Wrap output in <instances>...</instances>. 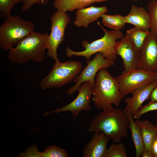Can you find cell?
<instances>
[{"instance_id": "20", "label": "cell", "mask_w": 157, "mask_h": 157, "mask_svg": "<svg viewBox=\"0 0 157 157\" xmlns=\"http://www.w3.org/2000/svg\"><path fill=\"white\" fill-rule=\"evenodd\" d=\"M103 25L115 30L122 28L126 23L125 16L119 14H103L101 16Z\"/></svg>"}, {"instance_id": "15", "label": "cell", "mask_w": 157, "mask_h": 157, "mask_svg": "<svg viewBox=\"0 0 157 157\" xmlns=\"http://www.w3.org/2000/svg\"><path fill=\"white\" fill-rule=\"evenodd\" d=\"M107 11L108 9L106 6L96 7L92 6L78 10L76 13L74 24L78 27L87 28L90 23L97 21Z\"/></svg>"}, {"instance_id": "24", "label": "cell", "mask_w": 157, "mask_h": 157, "mask_svg": "<svg viewBox=\"0 0 157 157\" xmlns=\"http://www.w3.org/2000/svg\"><path fill=\"white\" fill-rule=\"evenodd\" d=\"M41 157H68L69 153L65 149L55 145L47 147L43 152H40Z\"/></svg>"}, {"instance_id": "33", "label": "cell", "mask_w": 157, "mask_h": 157, "mask_svg": "<svg viewBox=\"0 0 157 157\" xmlns=\"http://www.w3.org/2000/svg\"><path fill=\"white\" fill-rule=\"evenodd\" d=\"M156 126H157V113L156 114Z\"/></svg>"}, {"instance_id": "29", "label": "cell", "mask_w": 157, "mask_h": 157, "mask_svg": "<svg viewBox=\"0 0 157 157\" xmlns=\"http://www.w3.org/2000/svg\"><path fill=\"white\" fill-rule=\"evenodd\" d=\"M150 102H157V86L155 87L152 91L149 98Z\"/></svg>"}, {"instance_id": "16", "label": "cell", "mask_w": 157, "mask_h": 157, "mask_svg": "<svg viewBox=\"0 0 157 157\" xmlns=\"http://www.w3.org/2000/svg\"><path fill=\"white\" fill-rule=\"evenodd\" d=\"M125 17L126 23L132 24L146 31L150 29L149 15L148 11L143 7L132 5L129 13Z\"/></svg>"}, {"instance_id": "32", "label": "cell", "mask_w": 157, "mask_h": 157, "mask_svg": "<svg viewBox=\"0 0 157 157\" xmlns=\"http://www.w3.org/2000/svg\"><path fill=\"white\" fill-rule=\"evenodd\" d=\"M156 78H155V80H156V83H157L156 86H157V69L156 70Z\"/></svg>"}, {"instance_id": "1", "label": "cell", "mask_w": 157, "mask_h": 157, "mask_svg": "<svg viewBox=\"0 0 157 157\" xmlns=\"http://www.w3.org/2000/svg\"><path fill=\"white\" fill-rule=\"evenodd\" d=\"M129 122L124 111L113 106L103 110L89 126L90 132H102L115 143L121 142L128 137Z\"/></svg>"}, {"instance_id": "34", "label": "cell", "mask_w": 157, "mask_h": 157, "mask_svg": "<svg viewBox=\"0 0 157 157\" xmlns=\"http://www.w3.org/2000/svg\"><path fill=\"white\" fill-rule=\"evenodd\" d=\"M129 0L131 1H136L138 0Z\"/></svg>"}, {"instance_id": "27", "label": "cell", "mask_w": 157, "mask_h": 157, "mask_svg": "<svg viewBox=\"0 0 157 157\" xmlns=\"http://www.w3.org/2000/svg\"><path fill=\"white\" fill-rule=\"evenodd\" d=\"M18 157H41L40 152L39 151L37 146L33 144L27 148L24 152H22L18 154Z\"/></svg>"}, {"instance_id": "22", "label": "cell", "mask_w": 157, "mask_h": 157, "mask_svg": "<svg viewBox=\"0 0 157 157\" xmlns=\"http://www.w3.org/2000/svg\"><path fill=\"white\" fill-rule=\"evenodd\" d=\"M147 10L150 19V31L157 36V0L150 1L147 6Z\"/></svg>"}, {"instance_id": "8", "label": "cell", "mask_w": 157, "mask_h": 157, "mask_svg": "<svg viewBox=\"0 0 157 157\" xmlns=\"http://www.w3.org/2000/svg\"><path fill=\"white\" fill-rule=\"evenodd\" d=\"M156 72H147L137 68L115 77L119 90L125 97L132 91L142 88L155 80Z\"/></svg>"}, {"instance_id": "13", "label": "cell", "mask_w": 157, "mask_h": 157, "mask_svg": "<svg viewBox=\"0 0 157 157\" xmlns=\"http://www.w3.org/2000/svg\"><path fill=\"white\" fill-rule=\"evenodd\" d=\"M156 85V81L155 80L145 87L132 91L130 93L132 96L125 99L126 105L124 110L131 113L133 115H134L143 102L149 99L151 92Z\"/></svg>"}, {"instance_id": "28", "label": "cell", "mask_w": 157, "mask_h": 157, "mask_svg": "<svg viewBox=\"0 0 157 157\" xmlns=\"http://www.w3.org/2000/svg\"><path fill=\"white\" fill-rule=\"evenodd\" d=\"M49 0H22V10L25 12L28 11L34 4L45 5Z\"/></svg>"}, {"instance_id": "17", "label": "cell", "mask_w": 157, "mask_h": 157, "mask_svg": "<svg viewBox=\"0 0 157 157\" xmlns=\"http://www.w3.org/2000/svg\"><path fill=\"white\" fill-rule=\"evenodd\" d=\"M124 111L129 120V128L131 132L132 139L135 148V156L140 157L144 149V143L140 127L134 121L133 115L131 113L126 111Z\"/></svg>"}, {"instance_id": "10", "label": "cell", "mask_w": 157, "mask_h": 157, "mask_svg": "<svg viewBox=\"0 0 157 157\" xmlns=\"http://www.w3.org/2000/svg\"><path fill=\"white\" fill-rule=\"evenodd\" d=\"M92 85L89 81L82 83L78 88V94L76 98L69 104L54 110L45 113L46 116L51 113H58L61 112L70 111L75 119L79 113L83 110L89 111L92 108L90 105L92 97Z\"/></svg>"}, {"instance_id": "5", "label": "cell", "mask_w": 157, "mask_h": 157, "mask_svg": "<svg viewBox=\"0 0 157 157\" xmlns=\"http://www.w3.org/2000/svg\"><path fill=\"white\" fill-rule=\"evenodd\" d=\"M35 25L31 21L18 16L5 18L0 26V47L10 50L19 42L34 31Z\"/></svg>"}, {"instance_id": "6", "label": "cell", "mask_w": 157, "mask_h": 157, "mask_svg": "<svg viewBox=\"0 0 157 157\" xmlns=\"http://www.w3.org/2000/svg\"><path fill=\"white\" fill-rule=\"evenodd\" d=\"M82 65L79 61L55 63L47 75L39 83L44 90L60 88L69 83L81 72Z\"/></svg>"}, {"instance_id": "11", "label": "cell", "mask_w": 157, "mask_h": 157, "mask_svg": "<svg viewBox=\"0 0 157 157\" xmlns=\"http://www.w3.org/2000/svg\"><path fill=\"white\" fill-rule=\"evenodd\" d=\"M137 68L149 72L157 69V36L151 32L138 50Z\"/></svg>"}, {"instance_id": "12", "label": "cell", "mask_w": 157, "mask_h": 157, "mask_svg": "<svg viewBox=\"0 0 157 157\" xmlns=\"http://www.w3.org/2000/svg\"><path fill=\"white\" fill-rule=\"evenodd\" d=\"M117 55L122 58L124 69L123 73L137 68L138 51L135 44L125 35L117 41L115 47Z\"/></svg>"}, {"instance_id": "18", "label": "cell", "mask_w": 157, "mask_h": 157, "mask_svg": "<svg viewBox=\"0 0 157 157\" xmlns=\"http://www.w3.org/2000/svg\"><path fill=\"white\" fill-rule=\"evenodd\" d=\"M107 0H54L53 6L57 10L66 12L79 10L96 3L106 1Z\"/></svg>"}, {"instance_id": "19", "label": "cell", "mask_w": 157, "mask_h": 157, "mask_svg": "<svg viewBox=\"0 0 157 157\" xmlns=\"http://www.w3.org/2000/svg\"><path fill=\"white\" fill-rule=\"evenodd\" d=\"M135 121L140 127L144 149L151 151L152 145L157 138V126L146 119L143 120L137 119Z\"/></svg>"}, {"instance_id": "14", "label": "cell", "mask_w": 157, "mask_h": 157, "mask_svg": "<svg viewBox=\"0 0 157 157\" xmlns=\"http://www.w3.org/2000/svg\"><path fill=\"white\" fill-rule=\"evenodd\" d=\"M109 138L102 132H95L90 140L84 147L83 157H105Z\"/></svg>"}, {"instance_id": "31", "label": "cell", "mask_w": 157, "mask_h": 157, "mask_svg": "<svg viewBox=\"0 0 157 157\" xmlns=\"http://www.w3.org/2000/svg\"><path fill=\"white\" fill-rule=\"evenodd\" d=\"M141 156L142 157H154L151 151L147 150L144 149Z\"/></svg>"}, {"instance_id": "30", "label": "cell", "mask_w": 157, "mask_h": 157, "mask_svg": "<svg viewBox=\"0 0 157 157\" xmlns=\"http://www.w3.org/2000/svg\"><path fill=\"white\" fill-rule=\"evenodd\" d=\"M151 151L154 157H157V138L155 139L152 145Z\"/></svg>"}, {"instance_id": "21", "label": "cell", "mask_w": 157, "mask_h": 157, "mask_svg": "<svg viewBox=\"0 0 157 157\" xmlns=\"http://www.w3.org/2000/svg\"><path fill=\"white\" fill-rule=\"evenodd\" d=\"M150 33L149 31L134 26L127 30L126 35L133 42L138 51L145 38Z\"/></svg>"}, {"instance_id": "2", "label": "cell", "mask_w": 157, "mask_h": 157, "mask_svg": "<svg viewBox=\"0 0 157 157\" xmlns=\"http://www.w3.org/2000/svg\"><path fill=\"white\" fill-rule=\"evenodd\" d=\"M49 35L33 31L9 50L8 59L13 63L24 64L29 60L41 63L45 58Z\"/></svg>"}, {"instance_id": "3", "label": "cell", "mask_w": 157, "mask_h": 157, "mask_svg": "<svg viewBox=\"0 0 157 157\" xmlns=\"http://www.w3.org/2000/svg\"><path fill=\"white\" fill-rule=\"evenodd\" d=\"M92 90L93 103L99 109L108 108L113 104L117 108L124 98L119 90L117 81L106 68L97 72Z\"/></svg>"}, {"instance_id": "4", "label": "cell", "mask_w": 157, "mask_h": 157, "mask_svg": "<svg viewBox=\"0 0 157 157\" xmlns=\"http://www.w3.org/2000/svg\"><path fill=\"white\" fill-rule=\"evenodd\" d=\"M104 32V35L101 38L89 43L87 40L83 41L82 45L85 49L83 51H76L67 47L65 53L68 57L73 56H82L85 57L87 60L90 59L91 56L94 54L101 53L106 59L113 60L117 58L115 46L116 40L121 39L124 36L123 33L119 30L107 31L105 29L98 23Z\"/></svg>"}, {"instance_id": "26", "label": "cell", "mask_w": 157, "mask_h": 157, "mask_svg": "<svg viewBox=\"0 0 157 157\" xmlns=\"http://www.w3.org/2000/svg\"><path fill=\"white\" fill-rule=\"evenodd\" d=\"M157 110V102L149 101L147 104L143 106H141L137 112L133 115V118L139 119L143 114L147 112Z\"/></svg>"}, {"instance_id": "23", "label": "cell", "mask_w": 157, "mask_h": 157, "mask_svg": "<svg viewBox=\"0 0 157 157\" xmlns=\"http://www.w3.org/2000/svg\"><path fill=\"white\" fill-rule=\"evenodd\" d=\"M124 145L121 142L113 143L107 149L105 157H127Z\"/></svg>"}, {"instance_id": "9", "label": "cell", "mask_w": 157, "mask_h": 157, "mask_svg": "<svg viewBox=\"0 0 157 157\" xmlns=\"http://www.w3.org/2000/svg\"><path fill=\"white\" fill-rule=\"evenodd\" d=\"M86 63V67L73 80L75 84L68 89L67 94H73L82 83L86 81L90 82L93 87L98 71L101 69H107L113 66L115 60L106 59L101 53H97L93 59L87 60Z\"/></svg>"}, {"instance_id": "25", "label": "cell", "mask_w": 157, "mask_h": 157, "mask_svg": "<svg viewBox=\"0 0 157 157\" xmlns=\"http://www.w3.org/2000/svg\"><path fill=\"white\" fill-rule=\"evenodd\" d=\"M22 2V0H0V16L6 18L11 15V11L14 6Z\"/></svg>"}, {"instance_id": "7", "label": "cell", "mask_w": 157, "mask_h": 157, "mask_svg": "<svg viewBox=\"0 0 157 157\" xmlns=\"http://www.w3.org/2000/svg\"><path fill=\"white\" fill-rule=\"evenodd\" d=\"M51 32L49 35L47 57L52 58L55 63L58 60L57 50L59 46L64 40L65 29L71 19L66 12L57 10L50 17Z\"/></svg>"}]
</instances>
